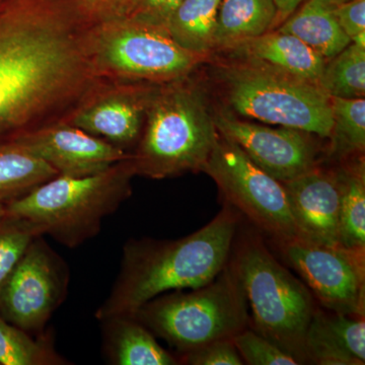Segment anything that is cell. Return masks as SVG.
I'll use <instances>...</instances> for the list:
<instances>
[{
  "label": "cell",
  "instance_id": "8",
  "mask_svg": "<svg viewBox=\"0 0 365 365\" xmlns=\"http://www.w3.org/2000/svg\"><path fill=\"white\" fill-rule=\"evenodd\" d=\"M93 49L103 78L165 85L188 78L206 58L167 31L119 18L95 24Z\"/></svg>",
  "mask_w": 365,
  "mask_h": 365
},
{
  "label": "cell",
  "instance_id": "21",
  "mask_svg": "<svg viewBox=\"0 0 365 365\" xmlns=\"http://www.w3.org/2000/svg\"><path fill=\"white\" fill-rule=\"evenodd\" d=\"M58 176L13 137L0 138V202L6 204Z\"/></svg>",
  "mask_w": 365,
  "mask_h": 365
},
{
  "label": "cell",
  "instance_id": "32",
  "mask_svg": "<svg viewBox=\"0 0 365 365\" xmlns=\"http://www.w3.org/2000/svg\"><path fill=\"white\" fill-rule=\"evenodd\" d=\"M83 11L93 23L120 18L130 0H79Z\"/></svg>",
  "mask_w": 365,
  "mask_h": 365
},
{
  "label": "cell",
  "instance_id": "3",
  "mask_svg": "<svg viewBox=\"0 0 365 365\" xmlns=\"http://www.w3.org/2000/svg\"><path fill=\"white\" fill-rule=\"evenodd\" d=\"M188 78L155 86L131 153L136 176L162 180L203 172L220 133L203 93Z\"/></svg>",
  "mask_w": 365,
  "mask_h": 365
},
{
  "label": "cell",
  "instance_id": "17",
  "mask_svg": "<svg viewBox=\"0 0 365 365\" xmlns=\"http://www.w3.org/2000/svg\"><path fill=\"white\" fill-rule=\"evenodd\" d=\"M309 364L364 365L365 319L318 307L306 335Z\"/></svg>",
  "mask_w": 365,
  "mask_h": 365
},
{
  "label": "cell",
  "instance_id": "27",
  "mask_svg": "<svg viewBox=\"0 0 365 365\" xmlns=\"http://www.w3.org/2000/svg\"><path fill=\"white\" fill-rule=\"evenodd\" d=\"M39 234L32 223L7 213L0 222V287Z\"/></svg>",
  "mask_w": 365,
  "mask_h": 365
},
{
  "label": "cell",
  "instance_id": "23",
  "mask_svg": "<svg viewBox=\"0 0 365 365\" xmlns=\"http://www.w3.org/2000/svg\"><path fill=\"white\" fill-rule=\"evenodd\" d=\"M337 167L340 181L339 244L365 252V170L364 157Z\"/></svg>",
  "mask_w": 365,
  "mask_h": 365
},
{
  "label": "cell",
  "instance_id": "35",
  "mask_svg": "<svg viewBox=\"0 0 365 365\" xmlns=\"http://www.w3.org/2000/svg\"><path fill=\"white\" fill-rule=\"evenodd\" d=\"M327 1L330 2V4H332L333 6H338V4H345V2L350 1V0H327Z\"/></svg>",
  "mask_w": 365,
  "mask_h": 365
},
{
  "label": "cell",
  "instance_id": "7",
  "mask_svg": "<svg viewBox=\"0 0 365 365\" xmlns=\"http://www.w3.org/2000/svg\"><path fill=\"white\" fill-rule=\"evenodd\" d=\"M217 76L223 100L232 114L321 138L330 136L331 98L319 86L240 62L223 64Z\"/></svg>",
  "mask_w": 365,
  "mask_h": 365
},
{
  "label": "cell",
  "instance_id": "11",
  "mask_svg": "<svg viewBox=\"0 0 365 365\" xmlns=\"http://www.w3.org/2000/svg\"><path fill=\"white\" fill-rule=\"evenodd\" d=\"M317 302L333 313L365 317V252L304 240L276 242Z\"/></svg>",
  "mask_w": 365,
  "mask_h": 365
},
{
  "label": "cell",
  "instance_id": "26",
  "mask_svg": "<svg viewBox=\"0 0 365 365\" xmlns=\"http://www.w3.org/2000/svg\"><path fill=\"white\" fill-rule=\"evenodd\" d=\"M47 338L35 340L0 316V364H66Z\"/></svg>",
  "mask_w": 365,
  "mask_h": 365
},
{
  "label": "cell",
  "instance_id": "29",
  "mask_svg": "<svg viewBox=\"0 0 365 365\" xmlns=\"http://www.w3.org/2000/svg\"><path fill=\"white\" fill-rule=\"evenodd\" d=\"M182 1V0H130L120 18L165 30L170 14L174 13Z\"/></svg>",
  "mask_w": 365,
  "mask_h": 365
},
{
  "label": "cell",
  "instance_id": "19",
  "mask_svg": "<svg viewBox=\"0 0 365 365\" xmlns=\"http://www.w3.org/2000/svg\"><path fill=\"white\" fill-rule=\"evenodd\" d=\"M334 7L327 0H307L276 30L294 36L326 60L333 58L351 43Z\"/></svg>",
  "mask_w": 365,
  "mask_h": 365
},
{
  "label": "cell",
  "instance_id": "12",
  "mask_svg": "<svg viewBox=\"0 0 365 365\" xmlns=\"http://www.w3.org/2000/svg\"><path fill=\"white\" fill-rule=\"evenodd\" d=\"M157 86L104 78L61 121L131 153L140 138Z\"/></svg>",
  "mask_w": 365,
  "mask_h": 365
},
{
  "label": "cell",
  "instance_id": "16",
  "mask_svg": "<svg viewBox=\"0 0 365 365\" xmlns=\"http://www.w3.org/2000/svg\"><path fill=\"white\" fill-rule=\"evenodd\" d=\"M230 59L319 86L327 60L290 34L279 31L223 48Z\"/></svg>",
  "mask_w": 365,
  "mask_h": 365
},
{
  "label": "cell",
  "instance_id": "4",
  "mask_svg": "<svg viewBox=\"0 0 365 365\" xmlns=\"http://www.w3.org/2000/svg\"><path fill=\"white\" fill-rule=\"evenodd\" d=\"M135 170L130 158L93 176H56L6 204L7 213L32 223L69 249L98 235L106 217L131 196Z\"/></svg>",
  "mask_w": 365,
  "mask_h": 365
},
{
  "label": "cell",
  "instance_id": "30",
  "mask_svg": "<svg viewBox=\"0 0 365 365\" xmlns=\"http://www.w3.org/2000/svg\"><path fill=\"white\" fill-rule=\"evenodd\" d=\"M182 361L191 365H242L232 339L213 341L182 353Z\"/></svg>",
  "mask_w": 365,
  "mask_h": 365
},
{
  "label": "cell",
  "instance_id": "15",
  "mask_svg": "<svg viewBox=\"0 0 365 365\" xmlns=\"http://www.w3.org/2000/svg\"><path fill=\"white\" fill-rule=\"evenodd\" d=\"M300 240L340 247V181L337 168L321 165L283 182Z\"/></svg>",
  "mask_w": 365,
  "mask_h": 365
},
{
  "label": "cell",
  "instance_id": "18",
  "mask_svg": "<svg viewBox=\"0 0 365 365\" xmlns=\"http://www.w3.org/2000/svg\"><path fill=\"white\" fill-rule=\"evenodd\" d=\"M106 354L116 365H177L180 360L162 347L135 317L116 316L100 321Z\"/></svg>",
  "mask_w": 365,
  "mask_h": 365
},
{
  "label": "cell",
  "instance_id": "31",
  "mask_svg": "<svg viewBox=\"0 0 365 365\" xmlns=\"http://www.w3.org/2000/svg\"><path fill=\"white\" fill-rule=\"evenodd\" d=\"M343 32L352 43L365 47V0H350L334 7Z\"/></svg>",
  "mask_w": 365,
  "mask_h": 365
},
{
  "label": "cell",
  "instance_id": "14",
  "mask_svg": "<svg viewBox=\"0 0 365 365\" xmlns=\"http://www.w3.org/2000/svg\"><path fill=\"white\" fill-rule=\"evenodd\" d=\"M11 137L48 163L59 176H93L131 158V153L64 121Z\"/></svg>",
  "mask_w": 365,
  "mask_h": 365
},
{
  "label": "cell",
  "instance_id": "10",
  "mask_svg": "<svg viewBox=\"0 0 365 365\" xmlns=\"http://www.w3.org/2000/svg\"><path fill=\"white\" fill-rule=\"evenodd\" d=\"M66 262L38 235L0 287V316L28 333L42 332L66 297Z\"/></svg>",
  "mask_w": 365,
  "mask_h": 365
},
{
  "label": "cell",
  "instance_id": "22",
  "mask_svg": "<svg viewBox=\"0 0 365 365\" xmlns=\"http://www.w3.org/2000/svg\"><path fill=\"white\" fill-rule=\"evenodd\" d=\"M222 0H182L165 31L187 51L207 59L215 52L216 18Z\"/></svg>",
  "mask_w": 365,
  "mask_h": 365
},
{
  "label": "cell",
  "instance_id": "13",
  "mask_svg": "<svg viewBox=\"0 0 365 365\" xmlns=\"http://www.w3.org/2000/svg\"><path fill=\"white\" fill-rule=\"evenodd\" d=\"M213 120L220 135L237 144L255 165L277 181H289L319 165V146L313 134L251 123L225 109L213 113Z\"/></svg>",
  "mask_w": 365,
  "mask_h": 365
},
{
  "label": "cell",
  "instance_id": "34",
  "mask_svg": "<svg viewBox=\"0 0 365 365\" xmlns=\"http://www.w3.org/2000/svg\"><path fill=\"white\" fill-rule=\"evenodd\" d=\"M6 215L7 210L6 204L0 202V222L6 217Z\"/></svg>",
  "mask_w": 365,
  "mask_h": 365
},
{
  "label": "cell",
  "instance_id": "25",
  "mask_svg": "<svg viewBox=\"0 0 365 365\" xmlns=\"http://www.w3.org/2000/svg\"><path fill=\"white\" fill-rule=\"evenodd\" d=\"M319 86L330 97L364 98L365 47L351 42L327 60Z\"/></svg>",
  "mask_w": 365,
  "mask_h": 365
},
{
  "label": "cell",
  "instance_id": "20",
  "mask_svg": "<svg viewBox=\"0 0 365 365\" xmlns=\"http://www.w3.org/2000/svg\"><path fill=\"white\" fill-rule=\"evenodd\" d=\"M277 11L273 0H222L215 32V52L273 31Z\"/></svg>",
  "mask_w": 365,
  "mask_h": 365
},
{
  "label": "cell",
  "instance_id": "33",
  "mask_svg": "<svg viewBox=\"0 0 365 365\" xmlns=\"http://www.w3.org/2000/svg\"><path fill=\"white\" fill-rule=\"evenodd\" d=\"M273 1L277 11L276 26H279L307 0H273Z\"/></svg>",
  "mask_w": 365,
  "mask_h": 365
},
{
  "label": "cell",
  "instance_id": "9",
  "mask_svg": "<svg viewBox=\"0 0 365 365\" xmlns=\"http://www.w3.org/2000/svg\"><path fill=\"white\" fill-rule=\"evenodd\" d=\"M203 172L217 185L225 203L274 244L300 240L282 182L255 165L232 140L218 135Z\"/></svg>",
  "mask_w": 365,
  "mask_h": 365
},
{
  "label": "cell",
  "instance_id": "5",
  "mask_svg": "<svg viewBox=\"0 0 365 365\" xmlns=\"http://www.w3.org/2000/svg\"><path fill=\"white\" fill-rule=\"evenodd\" d=\"M232 257L251 312L250 328L300 364H309L306 335L319 307L311 290L273 256L258 230L235 237Z\"/></svg>",
  "mask_w": 365,
  "mask_h": 365
},
{
  "label": "cell",
  "instance_id": "2",
  "mask_svg": "<svg viewBox=\"0 0 365 365\" xmlns=\"http://www.w3.org/2000/svg\"><path fill=\"white\" fill-rule=\"evenodd\" d=\"M240 220L241 215L225 203L210 222L187 237L129 240L117 279L96 318L134 317L160 295L208 284L230 261Z\"/></svg>",
  "mask_w": 365,
  "mask_h": 365
},
{
  "label": "cell",
  "instance_id": "1",
  "mask_svg": "<svg viewBox=\"0 0 365 365\" xmlns=\"http://www.w3.org/2000/svg\"><path fill=\"white\" fill-rule=\"evenodd\" d=\"M79 0H0V138L61 121L103 78Z\"/></svg>",
  "mask_w": 365,
  "mask_h": 365
},
{
  "label": "cell",
  "instance_id": "28",
  "mask_svg": "<svg viewBox=\"0 0 365 365\" xmlns=\"http://www.w3.org/2000/svg\"><path fill=\"white\" fill-rule=\"evenodd\" d=\"M232 342L245 364L249 365H299L292 355L283 351L253 329H245L232 338Z\"/></svg>",
  "mask_w": 365,
  "mask_h": 365
},
{
  "label": "cell",
  "instance_id": "24",
  "mask_svg": "<svg viewBox=\"0 0 365 365\" xmlns=\"http://www.w3.org/2000/svg\"><path fill=\"white\" fill-rule=\"evenodd\" d=\"M331 98L333 127L327 158L341 163L364 157L365 150L364 98Z\"/></svg>",
  "mask_w": 365,
  "mask_h": 365
},
{
  "label": "cell",
  "instance_id": "6",
  "mask_svg": "<svg viewBox=\"0 0 365 365\" xmlns=\"http://www.w3.org/2000/svg\"><path fill=\"white\" fill-rule=\"evenodd\" d=\"M134 317L181 354L213 341L232 339L250 327L246 292L232 256L208 284L160 295Z\"/></svg>",
  "mask_w": 365,
  "mask_h": 365
}]
</instances>
